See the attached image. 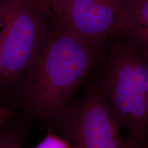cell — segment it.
<instances>
[{
  "label": "cell",
  "mask_w": 148,
  "mask_h": 148,
  "mask_svg": "<svg viewBox=\"0 0 148 148\" xmlns=\"http://www.w3.org/2000/svg\"><path fill=\"white\" fill-rule=\"evenodd\" d=\"M101 53L58 25L20 80L27 112L49 123L71 104L73 93Z\"/></svg>",
  "instance_id": "1"
},
{
  "label": "cell",
  "mask_w": 148,
  "mask_h": 148,
  "mask_svg": "<svg viewBox=\"0 0 148 148\" xmlns=\"http://www.w3.org/2000/svg\"><path fill=\"white\" fill-rule=\"evenodd\" d=\"M107 53L98 79L128 148L148 145V52L121 37Z\"/></svg>",
  "instance_id": "2"
},
{
  "label": "cell",
  "mask_w": 148,
  "mask_h": 148,
  "mask_svg": "<svg viewBox=\"0 0 148 148\" xmlns=\"http://www.w3.org/2000/svg\"><path fill=\"white\" fill-rule=\"evenodd\" d=\"M59 23L49 7L34 0H3L0 17L3 74L0 86L19 83Z\"/></svg>",
  "instance_id": "3"
},
{
  "label": "cell",
  "mask_w": 148,
  "mask_h": 148,
  "mask_svg": "<svg viewBox=\"0 0 148 148\" xmlns=\"http://www.w3.org/2000/svg\"><path fill=\"white\" fill-rule=\"evenodd\" d=\"M49 124L73 148H128L98 79L90 82L82 97Z\"/></svg>",
  "instance_id": "4"
},
{
  "label": "cell",
  "mask_w": 148,
  "mask_h": 148,
  "mask_svg": "<svg viewBox=\"0 0 148 148\" xmlns=\"http://www.w3.org/2000/svg\"><path fill=\"white\" fill-rule=\"evenodd\" d=\"M130 0H52L49 7L62 27L101 53L119 35Z\"/></svg>",
  "instance_id": "5"
},
{
  "label": "cell",
  "mask_w": 148,
  "mask_h": 148,
  "mask_svg": "<svg viewBox=\"0 0 148 148\" xmlns=\"http://www.w3.org/2000/svg\"><path fill=\"white\" fill-rule=\"evenodd\" d=\"M117 37L148 52V0H130Z\"/></svg>",
  "instance_id": "6"
},
{
  "label": "cell",
  "mask_w": 148,
  "mask_h": 148,
  "mask_svg": "<svg viewBox=\"0 0 148 148\" xmlns=\"http://www.w3.org/2000/svg\"><path fill=\"white\" fill-rule=\"evenodd\" d=\"M0 148H23L21 133L12 129H0Z\"/></svg>",
  "instance_id": "7"
},
{
  "label": "cell",
  "mask_w": 148,
  "mask_h": 148,
  "mask_svg": "<svg viewBox=\"0 0 148 148\" xmlns=\"http://www.w3.org/2000/svg\"><path fill=\"white\" fill-rule=\"evenodd\" d=\"M34 148H73V147L65 138L49 129L45 137Z\"/></svg>",
  "instance_id": "8"
},
{
  "label": "cell",
  "mask_w": 148,
  "mask_h": 148,
  "mask_svg": "<svg viewBox=\"0 0 148 148\" xmlns=\"http://www.w3.org/2000/svg\"><path fill=\"white\" fill-rule=\"evenodd\" d=\"M13 111V108L11 107H0V127L10 118Z\"/></svg>",
  "instance_id": "9"
},
{
  "label": "cell",
  "mask_w": 148,
  "mask_h": 148,
  "mask_svg": "<svg viewBox=\"0 0 148 148\" xmlns=\"http://www.w3.org/2000/svg\"><path fill=\"white\" fill-rule=\"evenodd\" d=\"M3 0H0V17H1V7H2ZM3 74V64H2V60H1V51H0V83H1V77H2Z\"/></svg>",
  "instance_id": "10"
},
{
  "label": "cell",
  "mask_w": 148,
  "mask_h": 148,
  "mask_svg": "<svg viewBox=\"0 0 148 148\" xmlns=\"http://www.w3.org/2000/svg\"><path fill=\"white\" fill-rule=\"evenodd\" d=\"M34 1H40V2H43V3H46V4L49 6V3L51 2V1H52V0H34Z\"/></svg>",
  "instance_id": "11"
}]
</instances>
